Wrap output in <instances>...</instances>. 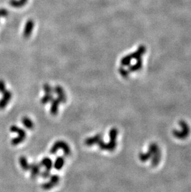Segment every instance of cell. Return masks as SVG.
I'll return each instance as SVG.
<instances>
[{
  "label": "cell",
  "mask_w": 191,
  "mask_h": 192,
  "mask_svg": "<svg viewBox=\"0 0 191 192\" xmlns=\"http://www.w3.org/2000/svg\"><path fill=\"white\" fill-rule=\"evenodd\" d=\"M26 138L21 136V135H18L17 138H15L12 139L11 140V144L13 145H18V144L22 143L23 141L25 140Z\"/></svg>",
  "instance_id": "obj_18"
},
{
  "label": "cell",
  "mask_w": 191,
  "mask_h": 192,
  "mask_svg": "<svg viewBox=\"0 0 191 192\" xmlns=\"http://www.w3.org/2000/svg\"><path fill=\"white\" fill-rule=\"evenodd\" d=\"M61 103V101L57 98L55 99H53L51 101V106H50V113L52 115L55 116L58 114V107L60 104Z\"/></svg>",
  "instance_id": "obj_8"
},
{
  "label": "cell",
  "mask_w": 191,
  "mask_h": 192,
  "mask_svg": "<svg viewBox=\"0 0 191 192\" xmlns=\"http://www.w3.org/2000/svg\"><path fill=\"white\" fill-rule=\"evenodd\" d=\"M118 135V131L116 128H112L109 133V139L117 140V138Z\"/></svg>",
  "instance_id": "obj_17"
},
{
  "label": "cell",
  "mask_w": 191,
  "mask_h": 192,
  "mask_svg": "<svg viewBox=\"0 0 191 192\" xmlns=\"http://www.w3.org/2000/svg\"><path fill=\"white\" fill-rule=\"evenodd\" d=\"M99 146V149L103 150H108V151H113L115 149L117 146V140H110L108 143H105L103 140V139L99 141L97 144Z\"/></svg>",
  "instance_id": "obj_2"
},
{
  "label": "cell",
  "mask_w": 191,
  "mask_h": 192,
  "mask_svg": "<svg viewBox=\"0 0 191 192\" xmlns=\"http://www.w3.org/2000/svg\"><path fill=\"white\" fill-rule=\"evenodd\" d=\"M103 139V135L98 134L91 138H88L85 140V144L87 146H92L94 144H97L99 141Z\"/></svg>",
  "instance_id": "obj_6"
},
{
  "label": "cell",
  "mask_w": 191,
  "mask_h": 192,
  "mask_svg": "<svg viewBox=\"0 0 191 192\" xmlns=\"http://www.w3.org/2000/svg\"><path fill=\"white\" fill-rule=\"evenodd\" d=\"M59 149L62 150L66 156H68L71 154V149L69 145L63 140L56 141L50 149V153L51 154H55Z\"/></svg>",
  "instance_id": "obj_1"
},
{
  "label": "cell",
  "mask_w": 191,
  "mask_h": 192,
  "mask_svg": "<svg viewBox=\"0 0 191 192\" xmlns=\"http://www.w3.org/2000/svg\"><path fill=\"white\" fill-rule=\"evenodd\" d=\"M6 90V88L4 82L3 80H0V93H3Z\"/></svg>",
  "instance_id": "obj_23"
},
{
  "label": "cell",
  "mask_w": 191,
  "mask_h": 192,
  "mask_svg": "<svg viewBox=\"0 0 191 192\" xmlns=\"http://www.w3.org/2000/svg\"><path fill=\"white\" fill-rule=\"evenodd\" d=\"M50 171L46 170V169H45V171H42L40 174H41V177L43 178H47L50 177Z\"/></svg>",
  "instance_id": "obj_22"
},
{
  "label": "cell",
  "mask_w": 191,
  "mask_h": 192,
  "mask_svg": "<svg viewBox=\"0 0 191 192\" xmlns=\"http://www.w3.org/2000/svg\"><path fill=\"white\" fill-rule=\"evenodd\" d=\"M41 166H43L46 168V170L50 171L53 167L52 160L48 157H45L42 160L40 163Z\"/></svg>",
  "instance_id": "obj_10"
},
{
  "label": "cell",
  "mask_w": 191,
  "mask_h": 192,
  "mask_svg": "<svg viewBox=\"0 0 191 192\" xmlns=\"http://www.w3.org/2000/svg\"><path fill=\"white\" fill-rule=\"evenodd\" d=\"M28 0H10L9 4L14 8H20L26 4Z\"/></svg>",
  "instance_id": "obj_15"
},
{
  "label": "cell",
  "mask_w": 191,
  "mask_h": 192,
  "mask_svg": "<svg viewBox=\"0 0 191 192\" xmlns=\"http://www.w3.org/2000/svg\"><path fill=\"white\" fill-rule=\"evenodd\" d=\"M33 26H34V22H33L32 20L30 19L27 21L24 30V37L25 38H28L31 35L32 31L33 29Z\"/></svg>",
  "instance_id": "obj_9"
},
{
  "label": "cell",
  "mask_w": 191,
  "mask_h": 192,
  "mask_svg": "<svg viewBox=\"0 0 191 192\" xmlns=\"http://www.w3.org/2000/svg\"><path fill=\"white\" fill-rule=\"evenodd\" d=\"M119 73H120V74L123 77H127L128 76V74H129V73H128V71H127L126 69H125L124 68H123V67H121L119 69Z\"/></svg>",
  "instance_id": "obj_21"
},
{
  "label": "cell",
  "mask_w": 191,
  "mask_h": 192,
  "mask_svg": "<svg viewBox=\"0 0 191 192\" xmlns=\"http://www.w3.org/2000/svg\"><path fill=\"white\" fill-rule=\"evenodd\" d=\"M132 59V57H131V55H128L125 56V57H123L121 60V64L123 66H128L130 65V62Z\"/></svg>",
  "instance_id": "obj_19"
},
{
  "label": "cell",
  "mask_w": 191,
  "mask_h": 192,
  "mask_svg": "<svg viewBox=\"0 0 191 192\" xmlns=\"http://www.w3.org/2000/svg\"><path fill=\"white\" fill-rule=\"evenodd\" d=\"M10 131L12 133H17L18 134V135H21V136L26 138V131H24L23 129L20 128L18 126H14V125L11 126Z\"/></svg>",
  "instance_id": "obj_12"
},
{
  "label": "cell",
  "mask_w": 191,
  "mask_h": 192,
  "mask_svg": "<svg viewBox=\"0 0 191 192\" xmlns=\"http://www.w3.org/2000/svg\"><path fill=\"white\" fill-rule=\"evenodd\" d=\"M53 99V96L52 93H46L43 97L41 98V102L43 105H46L49 102H51L52 100Z\"/></svg>",
  "instance_id": "obj_16"
},
{
  "label": "cell",
  "mask_w": 191,
  "mask_h": 192,
  "mask_svg": "<svg viewBox=\"0 0 191 192\" xmlns=\"http://www.w3.org/2000/svg\"><path fill=\"white\" fill-rule=\"evenodd\" d=\"M65 164V159L62 156H58L56 159L53 164L54 168L57 171L61 170Z\"/></svg>",
  "instance_id": "obj_11"
},
{
  "label": "cell",
  "mask_w": 191,
  "mask_h": 192,
  "mask_svg": "<svg viewBox=\"0 0 191 192\" xmlns=\"http://www.w3.org/2000/svg\"><path fill=\"white\" fill-rule=\"evenodd\" d=\"M43 90L45 93L50 94V93H52V92L53 91V89L52 88V87L48 83H46V84L43 85Z\"/></svg>",
  "instance_id": "obj_20"
},
{
  "label": "cell",
  "mask_w": 191,
  "mask_h": 192,
  "mask_svg": "<svg viewBox=\"0 0 191 192\" xmlns=\"http://www.w3.org/2000/svg\"><path fill=\"white\" fill-rule=\"evenodd\" d=\"M22 125H23L27 129H33V127H34V125H33V121L27 116H24L22 118Z\"/></svg>",
  "instance_id": "obj_13"
},
{
  "label": "cell",
  "mask_w": 191,
  "mask_h": 192,
  "mask_svg": "<svg viewBox=\"0 0 191 192\" xmlns=\"http://www.w3.org/2000/svg\"><path fill=\"white\" fill-rule=\"evenodd\" d=\"M29 170L31 171V178L34 179L41 173V165L38 164V163H32L30 164Z\"/></svg>",
  "instance_id": "obj_7"
},
{
  "label": "cell",
  "mask_w": 191,
  "mask_h": 192,
  "mask_svg": "<svg viewBox=\"0 0 191 192\" xmlns=\"http://www.w3.org/2000/svg\"><path fill=\"white\" fill-rule=\"evenodd\" d=\"M8 15V11L4 8L0 9V17H6Z\"/></svg>",
  "instance_id": "obj_24"
},
{
  "label": "cell",
  "mask_w": 191,
  "mask_h": 192,
  "mask_svg": "<svg viewBox=\"0 0 191 192\" xmlns=\"http://www.w3.org/2000/svg\"><path fill=\"white\" fill-rule=\"evenodd\" d=\"M3 98L0 100V110H4L12 98V93L9 90H6L3 93Z\"/></svg>",
  "instance_id": "obj_4"
},
{
  "label": "cell",
  "mask_w": 191,
  "mask_h": 192,
  "mask_svg": "<svg viewBox=\"0 0 191 192\" xmlns=\"http://www.w3.org/2000/svg\"><path fill=\"white\" fill-rule=\"evenodd\" d=\"M19 163L21 168L23 169L24 171H29L30 164H29V163H28L26 157H25L24 156H21L19 158Z\"/></svg>",
  "instance_id": "obj_14"
},
{
  "label": "cell",
  "mask_w": 191,
  "mask_h": 192,
  "mask_svg": "<svg viewBox=\"0 0 191 192\" xmlns=\"http://www.w3.org/2000/svg\"><path fill=\"white\" fill-rule=\"evenodd\" d=\"M60 181V177L57 175H52L50 176V180L47 182L42 184V187L44 190H50L57 185Z\"/></svg>",
  "instance_id": "obj_3"
},
{
  "label": "cell",
  "mask_w": 191,
  "mask_h": 192,
  "mask_svg": "<svg viewBox=\"0 0 191 192\" xmlns=\"http://www.w3.org/2000/svg\"><path fill=\"white\" fill-rule=\"evenodd\" d=\"M53 91L55 92V93L57 95L58 98L61 101V103H65L66 101V95L64 92L63 88L60 85H57L54 89Z\"/></svg>",
  "instance_id": "obj_5"
}]
</instances>
